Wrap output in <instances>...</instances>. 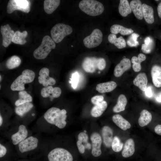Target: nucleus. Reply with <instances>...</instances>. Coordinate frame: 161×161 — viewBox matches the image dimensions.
Returning a JSON list of instances; mask_svg holds the SVG:
<instances>
[{"label": "nucleus", "mask_w": 161, "mask_h": 161, "mask_svg": "<svg viewBox=\"0 0 161 161\" xmlns=\"http://www.w3.org/2000/svg\"><path fill=\"white\" fill-rule=\"evenodd\" d=\"M67 112L65 109L52 107L48 109L44 115V118L47 123L54 125L59 129L64 128L66 124Z\"/></svg>", "instance_id": "nucleus-1"}, {"label": "nucleus", "mask_w": 161, "mask_h": 161, "mask_svg": "<svg viewBox=\"0 0 161 161\" xmlns=\"http://www.w3.org/2000/svg\"><path fill=\"white\" fill-rule=\"evenodd\" d=\"M80 9L85 13L91 16L101 14L104 10L103 4L100 2L94 0H83L79 4Z\"/></svg>", "instance_id": "nucleus-2"}, {"label": "nucleus", "mask_w": 161, "mask_h": 161, "mask_svg": "<svg viewBox=\"0 0 161 161\" xmlns=\"http://www.w3.org/2000/svg\"><path fill=\"white\" fill-rule=\"evenodd\" d=\"M56 47L55 42L48 35L44 36L40 45L33 53L34 57L38 59H43L47 57L52 49Z\"/></svg>", "instance_id": "nucleus-3"}, {"label": "nucleus", "mask_w": 161, "mask_h": 161, "mask_svg": "<svg viewBox=\"0 0 161 161\" xmlns=\"http://www.w3.org/2000/svg\"><path fill=\"white\" fill-rule=\"evenodd\" d=\"M35 74L32 70L27 69L24 70L22 74L19 75L12 83L10 88L13 91H22L25 89L26 83L32 82L35 79Z\"/></svg>", "instance_id": "nucleus-4"}, {"label": "nucleus", "mask_w": 161, "mask_h": 161, "mask_svg": "<svg viewBox=\"0 0 161 161\" xmlns=\"http://www.w3.org/2000/svg\"><path fill=\"white\" fill-rule=\"evenodd\" d=\"M72 31V29L70 26L60 23L57 24L52 28L50 33L52 38L54 41L58 43L66 36L71 34Z\"/></svg>", "instance_id": "nucleus-5"}, {"label": "nucleus", "mask_w": 161, "mask_h": 161, "mask_svg": "<svg viewBox=\"0 0 161 161\" xmlns=\"http://www.w3.org/2000/svg\"><path fill=\"white\" fill-rule=\"evenodd\" d=\"M49 161H73L72 154L66 149L62 148H56L48 153Z\"/></svg>", "instance_id": "nucleus-6"}, {"label": "nucleus", "mask_w": 161, "mask_h": 161, "mask_svg": "<svg viewBox=\"0 0 161 161\" xmlns=\"http://www.w3.org/2000/svg\"><path fill=\"white\" fill-rule=\"evenodd\" d=\"M30 2L29 0H10L7 6V12L10 14L17 10L27 13L30 10Z\"/></svg>", "instance_id": "nucleus-7"}, {"label": "nucleus", "mask_w": 161, "mask_h": 161, "mask_svg": "<svg viewBox=\"0 0 161 161\" xmlns=\"http://www.w3.org/2000/svg\"><path fill=\"white\" fill-rule=\"evenodd\" d=\"M38 144L39 140L38 138L30 136L20 143L17 145V147L19 151L23 153L38 148Z\"/></svg>", "instance_id": "nucleus-8"}, {"label": "nucleus", "mask_w": 161, "mask_h": 161, "mask_svg": "<svg viewBox=\"0 0 161 161\" xmlns=\"http://www.w3.org/2000/svg\"><path fill=\"white\" fill-rule=\"evenodd\" d=\"M103 34L99 29H94L91 34L83 40L85 46L88 48H93L99 45L102 42Z\"/></svg>", "instance_id": "nucleus-9"}, {"label": "nucleus", "mask_w": 161, "mask_h": 161, "mask_svg": "<svg viewBox=\"0 0 161 161\" xmlns=\"http://www.w3.org/2000/svg\"><path fill=\"white\" fill-rule=\"evenodd\" d=\"M28 134V131L26 126L23 124L19 125L17 130L10 136L12 143L14 145H17L29 136Z\"/></svg>", "instance_id": "nucleus-10"}, {"label": "nucleus", "mask_w": 161, "mask_h": 161, "mask_svg": "<svg viewBox=\"0 0 161 161\" xmlns=\"http://www.w3.org/2000/svg\"><path fill=\"white\" fill-rule=\"evenodd\" d=\"M92 143V154L95 157L100 156L102 153L101 146L102 139L100 135L97 132L92 133L90 137Z\"/></svg>", "instance_id": "nucleus-11"}, {"label": "nucleus", "mask_w": 161, "mask_h": 161, "mask_svg": "<svg viewBox=\"0 0 161 161\" xmlns=\"http://www.w3.org/2000/svg\"><path fill=\"white\" fill-rule=\"evenodd\" d=\"M1 32L3 38L2 44L4 47H7L12 42V38L15 32L8 24L1 26Z\"/></svg>", "instance_id": "nucleus-12"}, {"label": "nucleus", "mask_w": 161, "mask_h": 161, "mask_svg": "<svg viewBox=\"0 0 161 161\" xmlns=\"http://www.w3.org/2000/svg\"><path fill=\"white\" fill-rule=\"evenodd\" d=\"M131 67V63L130 59L126 58H123L115 66L114 71V75L116 77H120Z\"/></svg>", "instance_id": "nucleus-13"}, {"label": "nucleus", "mask_w": 161, "mask_h": 161, "mask_svg": "<svg viewBox=\"0 0 161 161\" xmlns=\"http://www.w3.org/2000/svg\"><path fill=\"white\" fill-rule=\"evenodd\" d=\"M97 59L98 58L95 57L85 58L82 63V67L83 70L89 73L94 72L97 68Z\"/></svg>", "instance_id": "nucleus-14"}, {"label": "nucleus", "mask_w": 161, "mask_h": 161, "mask_svg": "<svg viewBox=\"0 0 161 161\" xmlns=\"http://www.w3.org/2000/svg\"><path fill=\"white\" fill-rule=\"evenodd\" d=\"M151 75L154 85L157 88L161 87V66L157 64L151 68Z\"/></svg>", "instance_id": "nucleus-15"}, {"label": "nucleus", "mask_w": 161, "mask_h": 161, "mask_svg": "<svg viewBox=\"0 0 161 161\" xmlns=\"http://www.w3.org/2000/svg\"><path fill=\"white\" fill-rule=\"evenodd\" d=\"M130 5L135 17L139 20H142L143 18L142 11V4L139 0H133L130 3Z\"/></svg>", "instance_id": "nucleus-16"}, {"label": "nucleus", "mask_w": 161, "mask_h": 161, "mask_svg": "<svg viewBox=\"0 0 161 161\" xmlns=\"http://www.w3.org/2000/svg\"><path fill=\"white\" fill-rule=\"evenodd\" d=\"M147 75L144 72L138 74L133 81L134 84L143 91H145L147 88Z\"/></svg>", "instance_id": "nucleus-17"}, {"label": "nucleus", "mask_w": 161, "mask_h": 161, "mask_svg": "<svg viewBox=\"0 0 161 161\" xmlns=\"http://www.w3.org/2000/svg\"><path fill=\"white\" fill-rule=\"evenodd\" d=\"M102 133L105 145L108 148L110 147L113 139L112 129L108 126H104L102 129Z\"/></svg>", "instance_id": "nucleus-18"}, {"label": "nucleus", "mask_w": 161, "mask_h": 161, "mask_svg": "<svg viewBox=\"0 0 161 161\" xmlns=\"http://www.w3.org/2000/svg\"><path fill=\"white\" fill-rule=\"evenodd\" d=\"M117 86L116 83L112 81L97 84L96 86V89L99 92L103 93L112 91Z\"/></svg>", "instance_id": "nucleus-19"}, {"label": "nucleus", "mask_w": 161, "mask_h": 161, "mask_svg": "<svg viewBox=\"0 0 161 161\" xmlns=\"http://www.w3.org/2000/svg\"><path fill=\"white\" fill-rule=\"evenodd\" d=\"M135 152V143L134 140L129 138L126 141L123 150L122 152V155L124 158L131 157Z\"/></svg>", "instance_id": "nucleus-20"}, {"label": "nucleus", "mask_w": 161, "mask_h": 161, "mask_svg": "<svg viewBox=\"0 0 161 161\" xmlns=\"http://www.w3.org/2000/svg\"><path fill=\"white\" fill-rule=\"evenodd\" d=\"M142 6L143 17L145 21L148 24L153 23L154 20L153 8L144 3Z\"/></svg>", "instance_id": "nucleus-21"}, {"label": "nucleus", "mask_w": 161, "mask_h": 161, "mask_svg": "<svg viewBox=\"0 0 161 161\" xmlns=\"http://www.w3.org/2000/svg\"><path fill=\"white\" fill-rule=\"evenodd\" d=\"M113 122L120 128L125 131L131 127L130 123L119 114L114 115L112 117Z\"/></svg>", "instance_id": "nucleus-22"}, {"label": "nucleus", "mask_w": 161, "mask_h": 161, "mask_svg": "<svg viewBox=\"0 0 161 161\" xmlns=\"http://www.w3.org/2000/svg\"><path fill=\"white\" fill-rule=\"evenodd\" d=\"M110 31L112 34L116 35L120 33L123 35L131 34L134 32V30L131 29L127 28L117 24L112 25L110 27Z\"/></svg>", "instance_id": "nucleus-23"}, {"label": "nucleus", "mask_w": 161, "mask_h": 161, "mask_svg": "<svg viewBox=\"0 0 161 161\" xmlns=\"http://www.w3.org/2000/svg\"><path fill=\"white\" fill-rule=\"evenodd\" d=\"M107 103L105 101L95 105L92 108L91 111V115L95 117L100 116L106 109Z\"/></svg>", "instance_id": "nucleus-24"}, {"label": "nucleus", "mask_w": 161, "mask_h": 161, "mask_svg": "<svg viewBox=\"0 0 161 161\" xmlns=\"http://www.w3.org/2000/svg\"><path fill=\"white\" fill-rule=\"evenodd\" d=\"M109 42L113 44L118 49H121L126 47L125 40L122 36L117 38L116 35L110 34L108 36Z\"/></svg>", "instance_id": "nucleus-25"}, {"label": "nucleus", "mask_w": 161, "mask_h": 161, "mask_svg": "<svg viewBox=\"0 0 161 161\" xmlns=\"http://www.w3.org/2000/svg\"><path fill=\"white\" fill-rule=\"evenodd\" d=\"M59 0H45L44 1V8L45 12L50 14L52 13L60 4Z\"/></svg>", "instance_id": "nucleus-26"}, {"label": "nucleus", "mask_w": 161, "mask_h": 161, "mask_svg": "<svg viewBox=\"0 0 161 161\" xmlns=\"http://www.w3.org/2000/svg\"><path fill=\"white\" fill-rule=\"evenodd\" d=\"M146 55L142 53H140L138 57L133 56L131 59V62L133 64L132 68L136 72L140 71L141 69V63L146 59Z\"/></svg>", "instance_id": "nucleus-27"}, {"label": "nucleus", "mask_w": 161, "mask_h": 161, "mask_svg": "<svg viewBox=\"0 0 161 161\" xmlns=\"http://www.w3.org/2000/svg\"><path fill=\"white\" fill-rule=\"evenodd\" d=\"M152 119L151 113L146 109L142 110L138 120V123L141 127H144L150 122Z\"/></svg>", "instance_id": "nucleus-28"}, {"label": "nucleus", "mask_w": 161, "mask_h": 161, "mask_svg": "<svg viewBox=\"0 0 161 161\" xmlns=\"http://www.w3.org/2000/svg\"><path fill=\"white\" fill-rule=\"evenodd\" d=\"M127 103L126 96L123 94H120L118 98L117 104L113 108V111L117 113L124 111Z\"/></svg>", "instance_id": "nucleus-29"}, {"label": "nucleus", "mask_w": 161, "mask_h": 161, "mask_svg": "<svg viewBox=\"0 0 161 161\" xmlns=\"http://www.w3.org/2000/svg\"><path fill=\"white\" fill-rule=\"evenodd\" d=\"M27 35V32L26 30L22 32L17 31L15 32L12 38V41L17 44L23 45L27 42L25 38Z\"/></svg>", "instance_id": "nucleus-30"}, {"label": "nucleus", "mask_w": 161, "mask_h": 161, "mask_svg": "<svg viewBox=\"0 0 161 161\" xmlns=\"http://www.w3.org/2000/svg\"><path fill=\"white\" fill-rule=\"evenodd\" d=\"M119 13L122 16L125 17L132 12L130 4L127 0H120L118 6Z\"/></svg>", "instance_id": "nucleus-31"}, {"label": "nucleus", "mask_w": 161, "mask_h": 161, "mask_svg": "<svg viewBox=\"0 0 161 161\" xmlns=\"http://www.w3.org/2000/svg\"><path fill=\"white\" fill-rule=\"evenodd\" d=\"M33 105L31 102H27L18 106L15 109L16 113L19 116L23 117L25 114L30 111L33 107Z\"/></svg>", "instance_id": "nucleus-32"}, {"label": "nucleus", "mask_w": 161, "mask_h": 161, "mask_svg": "<svg viewBox=\"0 0 161 161\" xmlns=\"http://www.w3.org/2000/svg\"><path fill=\"white\" fill-rule=\"evenodd\" d=\"M19 98L15 102L16 106L26 103L31 102L32 100L31 96L25 91H20L18 93Z\"/></svg>", "instance_id": "nucleus-33"}, {"label": "nucleus", "mask_w": 161, "mask_h": 161, "mask_svg": "<svg viewBox=\"0 0 161 161\" xmlns=\"http://www.w3.org/2000/svg\"><path fill=\"white\" fill-rule=\"evenodd\" d=\"M21 62V59L19 57L13 55L7 60L5 65L8 69H13L18 67L20 65Z\"/></svg>", "instance_id": "nucleus-34"}, {"label": "nucleus", "mask_w": 161, "mask_h": 161, "mask_svg": "<svg viewBox=\"0 0 161 161\" xmlns=\"http://www.w3.org/2000/svg\"><path fill=\"white\" fill-rule=\"evenodd\" d=\"M140 35L136 33H133L129 37L127 40L126 43L130 47H137L139 45L137 38Z\"/></svg>", "instance_id": "nucleus-35"}, {"label": "nucleus", "mask_w": 161, "mask_h": 161, "mask_svg": "<svg viewBox=\"0 0 161 161\" xmlns=\"http://www.w3.org/2000/svg\"><path fill=\"white\" fill-rule=\"evenodd\" d=\"M123 144V143L121 142L119 138L115 136L113 138L111 146L113 151L118 152L122 149Z\"/></svg>", "instance_id": "nucleus-36"}, {"label": "nucleus", "mask_w": 161, "mask_h": 161, "mask_svg": "<svg viewBox=\"0 0 161 161\" xmlns=\"http://www.w3.org/2000/svg\"><path fill=\"white\" fill-rule=\"evenodd\" d=\"M53 88L52 86H49L43 88L41 91V95L44 98L48 97L50 94H52Z\"/></svg>", "instance_id": "nucleus-37"}, {"label": "nucleus", "mask_w": 161, "mask_h": 161, "mask_svg": "<svg viewBox=\"0 0 161 161\" xmlns=\"http://www.w3.org/2000/svg\"><path fill=\"white\" fill-rule=\"evenodd\" d=\"M79 78V75L77 72H75L72 74L71 80L69 81V83H71L72 88L75 89L77 86Z\"/></svg>", "instance_id": "nucleus-38"}, {"label": "nucleus", "mask_w": 161, "mask_h": 161, "mask_svg": "<svg viewBox=\"0 0 161 161\" xmlns=\"http://www.w3.org/2000/svg\"><path fill=\"white\" fill-rule=\"evenodd\" d=\"M154 46V42L148 45L143 44L141 47V50L145 53L149 54L151 52Z\"/></svg>", "instance_id": "nucleus-39"}, {"label": "nucleus", "mask_w": 161, "mask_h": 161, "mask_svg": "<svg viewBox=\"0 0 161 161\" xmlns=\"http://www.w3.org/2000/svg\"><path fill=\"white\" fill-rule=\"evenodd\" d=\"M78 140L83 143L84 145L88 143V135L84 132L80 133L78 136Z\"/></svg>", "instance_id": "nucleus-40"}, {"label": "nucleus", "mask_w": 161, "mask_h": 161, "mask_svg": "<svg viewBox=\"0 0 161 161\" xmlns=\"http://www.w3.org/2000/svg\"><path fill=\"white\" fill-rule=\"evenodd\" d=\"M106 61L103 58H98L97 61V68L100 70L104 69L106 66Z\"/></svg>", "instance_id": "nucleus-41"}, {"label": "nucleus", "mask_w": 161, "mask_h": 161, "mask_svg": "<svg viewBox=\"0 0 161 161\" xmlns=\"http://www.w3.org/2000/svg\"><path fill=\"white\" fill-rule=\"evenodd\" d=\"M104 97L102 95H96L92 97L91 99L92 103L95 105H97L103 101Z\"/></svg>", "instance_id": "nucleus-42"}, {"label": "nucleus", "mask_w": 161, "mask_h": 161, "mask_svg": "<svg viewBox=\"0 0 161 161\" xmlns=\"http://www.w3.org/2000/svg\"><path fill=\"white\" fill-rule=\"evenodd\" d=\"M49 69L46 67H44L41 69L39 72V76H43L48 78L49 77Z\"/></svg>", "instance_id": "nucleus-43"}, {"label": "nucleus", "mask_w": 161, "mask_h": 161, "mask_svg": "<svg viewBox=\"0 0 161 161\" xmlns=\"http://www.w3.org/2000/svg\"><path fill=\"white\" fill-rule=\"evenodd\" d=\"M61 93V89L59 87H56L53 88L52 95L54 98H58L60 97Z\"/></svg>", "instance_id": "nucleus-44"}, {"label": "nucleus", "mask_w": 161, "mask_h": 161, "mask_svg": "<svg viewBox=\"0 0 161 161\" xmlns=\"http://www.w3.org/2000/svg\"><path fill=\"white\" fill-rule=\"evenodd\" d=\"M6 146L1 142L0 143V157L1 158L4 156L7 151Z\"/></svg>", "instance_id": "nucleus-45"}, {"label": "nucleus", "mask_w": 161, "mask_h": 161, "mask_svg": "<svg viewBox=\"0 0 161 161\" xmlns=\"http://www.w3.org/2000/svg\"><path fill=\"white\" fill-rule=\"evenodd\" d=\"M77 145L80 153L81 154H83L85 151V148L82 143L78 140L77 142Z\"/></svg>", "instance_id": "nucleus-46"}, {"label": "nucleus", "mask_w": 161, "mask_h": 161, "mask_svg": "<svg viewBox=\"0 0 161 161\" xmlns=\"http://www.w3.org/2000/svg\"><path fill=\"white\" fill-rule=\"evenodd\" d=\"M145 95L148 97H151L153 96V92L150 86L147 87L144 91Z\"/></svg>", "instance_id": "nucleus-47"}, {"label": "nucleus", "mask_w": 161, "mask_h": 161, "mask_svg": "<svg viewBox=\"0 0 161 161\" xmlns=\"http://www.w3.org/2000/svg\"><path fill=\"white\" fill-rule=\"evenodd\" d=\"M154 130L156 133L161 136V125H157L154 128Z\"/></svg>", "instance_id": "nucleus-48"}, {"label": "nucleus", "mask_w": 161, "mask_h": 161, "mask_svg": "<svg viewBox=\"0 0 161 161\" xmlns=\"http://www.w3.org/2000/svg\"><path fill=\"white\" fill-rule=\"evenodd\" d=\"M49 85L51 86L54 85L56 83L55 80L53 78L49 77L48 80Z\"/></svg>", "instance_id": "nucleus-49"}, {"label": "nucleus", "mask_w": 161, "mask_h": 161, "mask_svg": "<svg viewBox=\"0 0 161 161\" xmlns=\"http://www.w3.org/2000/svg\"><path fill=\"white\" fill-rule=\"evenodd\" d=\"M157 11L159 17L161 18V2L158 4L157 7Z\"/></svg>", "instance_id": "nucleus-50"}, {"label": "nucleus", "mask_w": 161, "mask_h": 161, "mask_svg": "<svg viewBox=\"0 0 161 161\" xmlns=\"http://www.w3.org/2000/svg\"><path fill=\"white\" fill-rule=\"evenodd\" d=\"M156 100L159 102H161V92L159 93L156 97Z\"/></svg>", "instance_id": "nucleus-51"}, {"label": "nucleus", "mask_w": 161, "mask_h": 161, "mask_svg": "<svg viewBox=\"0 0 161 161\" xmlns=\"http://www.w3.org/2000/svg\"><path fill=\"white\" fill-rule=\"evenodd\" d=\"M85 149H90L91 148V145L90 143L88 142L85 144L84 145Z\"/></svg>", "instance_id": "nucleus-52"}, {"label": "nucleus", "mask_w": 161, "mask_h": 161, "mask_svg": "<svg viewBox=\"0 0 161 161\" xmlns=\"http://www.w3.org/2000/svg\"><path fill=\"white\" fill-rule=\"evenodd\" d=\"M0 81H1V75L0 76Z\"/></svg>", "instance_id": "nucleus-53"}, {"label": "nucleus", "mask_w": 161, "mask_h": 161, "mask_svg": "<svg viewBox=\"0 0 161 161\" xmlns=\"http://www.w3.org/2000/svg\"><path fill=\"white\" fill-rule=\"evenodd\" d=\"M84 132H85V133H86V130H84Z\"/></svg>", "instance_id": "nucleus-54"}, {"label": "nucleus", "mask_w": 161, "mask_h": 161, "mask_svg": "<svg viewBox=\"0 0 161 161\" xmlns=\"http://www.w3.org/2000/svg\"></svg>", "instance_id": "nucleus-55"}]
</instances>
